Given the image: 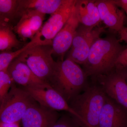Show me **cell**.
<instances>
[{
  "label": "cell",
  "instance_id": "6da1fadb",
  "mask_svg": "<svg viewBox=\"0 0 127 127\" xmlns=\"http://www.w3.org/2000/svg\"><path fill=\"white\" fill-rule=\"evenodd\" d=\"M125 49L114 34L97 39L91 47L86 61L83 65L87 76L95 77L112 71L116 68L119 57Z\"/></svg>",
  "mask_w": 127,
  "mask_h": 127
},
{
  "label": "cell",
  "instance_id": "7a4b0ae2",
  "mask_svg": "<svg viewBox=\"0 0 127 127\" xmlns=\"http://www.w3.org/2000/svg\"><path fill=\"white\" fill-rule=\"evenodd\" d=\"M86 73L79 64L70 59L56 62L48 84L68 104L83 92L89 84Z\"/></svg>",
  "mask_w": 127,
  "mask_h": 127
},
{
  "label": "cell",
  "instance_id": "3957f363",
  "mask_svg": "<svg viewBox=\"0 0 127 127\" xmlns=\"http://www.w3.org/2000/svg\"><path fill=\"white\" fill-rule=\"evenodd\" d=\"M106 96L102 88L93 82L71 101L69 105L79 116L76 121L80 127H99L100 114Z\"/></svg>",
  "mask_w": 127,
  "mask_h": 127
},
{
  "label": "cell",
  "instance_id": "277c9868",
  "mask_svg": "<svg viewBox=\"0 0 127 127\" xmlns=\"http://www.w3.org/2000/svg\"><path fill=\"white\" fill-rule=\"evenodd\" d=\"M0 106V122H20L26 111L36 101L24 88L17 87L14 82Z\"/></svg>",
  "mask_w": 127,
  "mask_h": 127
},
{
  "label": "cell",
  "instance_id": "5b68a950",
  "mask_svg": "<svg viewBox=\"0 0 127 127\" xmlns=\"http://www.w3.org/2000/svg\"><path fill=\"white\" fill-rule=\"evenodd\" d=\"M53 54L51 46L33 45L17 58L26 63L39 79L48 84L56 62Z\"/></svg>",
  "mask_w": 127,
  "mask_h": 127
},
{
  "label": "cell",
  "instance_id": "8992f818",
  "mask_svg": "<svg viewBox=\"0 0 127 127\" xmlns=\"http://www.w3.org/2000/svg\"><path fill=\"white\" fill-rule=\"evenodd\" d=\"M77 0L66 2L42 25L32 41L36 45H52L53 40L62 30L72 14Z\"/></svg>",
  "mask_w": 127,
  "mask_h": 127
},
{
  "label": "cell",
  "instance_id": "52a82bcc",
  "mask_svg": "<svg viewBox=\"0 0 127 127\" xmlns=\"http://www.w3.org/2000/svg\"><path fill=\"white\" fill-rule=\"evenodd\" d=\"M105 31L101 27H91L79 25L66 58L83 65L86 61L93 44Z\"/></svg>",
  "mask_w": 127,
  "mask_h": 127
},
{
  "label": "cell",
  "instance_id": "ba28073f",
  "mask_svg": "<svg viewBox=\"0 0 127 127\" xmlns=\"http://www.w3.org/2000/svg\"><path fill=\"white\" fill-rule=\"evenodd\" d=\"M99 85L106 95L127 112V83L120 71L115 68L106 74L92 78Z\"/></svg>",
  "mask_w": 127,
  "mask_h": 127
},
{
  "label": "cell",
  "instance_id": "9c48e42d",
  "mask_svg": "<svg viewBox=\"0 0 127 127\" xmlns=\"http://www.w3.org/2000/svg\"><path fill=\"white\" fill-rule=\"evenodd\" d=\"M23 88L40 105L56 111H66L77 121L79 120V116L63 97L52 87L45 88L28 87Z\"/></svg>",
  "mask_w": 127,
  "mask_h": 127
},
{
  "label": "cell",
  "instance_id": "30bf717a",
  "mask_svg": "<svg viewBox=\"0 0 127 127\" xmlns=\"http://www.w3.org/2000/svg\"><path fill=\"white\" fill-rule=\"evenodd\" d=\"M59 118L57 111L35 102L28 108L21 121L23 127H53Z\"/></svg>",
  "mask_w": 127,
  "mask_h": 127
},
{
  "label": "cell",
  "instance_id": "8fae6325",
  "mask_svg": "<svg viewBox=\"0 0 127 127\" xmlns=\"http://www.w3.org/2000/svg\"><path fill=\"white\" fill-rule=\"evenodd\" d=\"M79 24L75 6L70 18L52 41L53 54L59 58V60L63 61L64 55L70 48Z\"/></svg>",
  "mask_w": 127,
  "mask_h": 127
},
{
  "label": "cell",
  "instance_id": "7c38bea8",
  "mask_svg": "<svg viewBox=\"0 0 127 127\" xmlns=\"http://www.w3.org/2000/svg\"><path fill=\"white\" fill-rule=\"evenodd\" d=\"M45 14L34 10H27L21 12L17 17L20 20L14 30L23 41L32 40L41 30Z\"/></svg>",
  "mask_w": 127,
  "mask_h": 127
},
{
  "label": "cell",
  "instance_id": "4fadbf2b",
  "mask_svg": "<svg viewBox=\"0 0 127 127\" xmlns=\"http://www.w3.org/2000/svg\"><path fill=\"white\" fill-rule=\"evenodd\" d=\"M7 71L15 83L24 87L45 88L51 86L39 79L26 63L18 58L12 62Z\"/></svg>",
  "mask_w": 127,
  "mask_h": 127
},
{
  "label": "cell",
  "instance_id": "5bb4252c",
  "mask_svg": "<svg viewBox=\"0 0 127 127\" xmlns=\"http://www.w3.org/2000/svg\"><path fill=\"white\" fill-rule=\"evenodd\" d=\"M101 21L112 31L118 32L124 27L125 15L113 0H96Z\"/></svg>",
  "mask_w": 127,
  "mask_h": 127
},
{
  "label": "cell",
  "instance_id": "9a60e30c",
  "mask_svg": "<svg viewBox=\"0 0 127 127\" xmlns=\"http://www.w3.org/2000/svg\"><path fill=\"white\" fill-rule=\"evenodd\" d=\"M99 127H127V111L107 96L100 114Z\"/></svg>",
  "mask_w": 127,
  "mask_h": 127
},
{
  "label": "cell",
  "instance_id": "2e32d148",
  "mask_svg": "<svg viewBox=\"0 0 127 127\" xmlns=\"http://www.w3.org/2000/svg\"><path fill=\"white\" fill-rule=\"evenodd\" d=\"M75 11L79 23L85 26L96 27L101 21L96 0H77Z\"/></svg>",
  "mask_w": 127,
  "mask_h": 127
},
{
  "label": "cell",
  "instance_id": "e0dca14e",
  "mask_svg": "<svg viewBox=\"0 0 127 127\" xmlns=\"http://www.w3.org/2000/svg\"><path fill=\"white\" fill-rule=\"evenodd\" d=\"M66 0H18L17 16L21 12L34 10L42 14H53Z\"/></svg>",
  "mask_w": 127,
  "mask_h": 127
},
{
  "label": "cell",
  "instance_id": "ac0fdd59",
  "mask_svg": "<svg viewBox=\"0 0 127 127\" xmlns=\"http://www.w3.org/2000/svg\"><path fill=\"white\" fill-rule=\"evenodd\" d=\"M0 50L1 52L10 51L12 48L20 47L22 43L12 31L11 26L0 25Z\"/></svg>",
  "mask_w": 127,
  "mask_h": 127
},
{
  "label": "cell",
  "instance_id": "d6986e66",
  "mask_svg": "<svg viewBox=\"0 0 127 127\" xmlns=\"http://www.w3.org/2000/svg\"><path fill=\"white\" fill-rule=\"evenodd\" d=\"M18 0H0V25L11 26L17 18Z\"/></svg>",
  "mask_w": 127,
  "mask_h": 127
},
{
  "label": "cell",
  "instance_id": "ffe728a7",
  "mask_svg": "<svg viewBox=\"0 0 127 127\" xmlns=\"http://www.w3.org/2000/svg\"><path fill=\"white\" fill-rule=\"evenodd\" d=\"M34 43L31 41L26 46L15 52H2L0 54V71L7 70L12 62Z\"/></svg>",
  "mask_w": 127,
  "mask_h": 127
},
{
  "label": "cell",
  "instance_id": "44dd1931",
  "mask_svg": "<svg viewBox=\"0 0 127 127\" xmlns=\"http://www.w3.org/2000/svg\"><path fill=\"white\" fill-rule=\"evenodd\" d=\"M14 82L8 71H0V101L7 95Z\"/></svg>",
  "mask_w": 127,
  "mask_h": 127
},
{
  "label": "cell",
  "instance_id": "7402d4cb",
  "mask_svg": "<svg viewBox=\"0 0 127 127\" xmlns=\"http://www.w3.org/2000/svg\"><path fill=\"white\" fill-rule=\"evenodd\" d=\"M53 127H80V126L71 115H64L59 118Z\"/></svg>",
  "mask_w": 127,
  "mask_h": 127
},
{
  "label": "cell",
  "instance_id": "603a6c76",
  "mask_svg": "<svg viewBox=\"0 0 127 127\" xmlns=\"http://www.w3.org/2000/svg\"><path fill=\"white\" fill-rule=\"evenodd\" d=\"M127 66V48H125L119 57L116 62V68H123Z\"/></svg>",
  "mask_w": 127,
  "mask_h": 127
},
{
  "label": "cell",
  "instance_id": "cb8c5ba5",
  "mask_svg": "<svg viewBox=\"0 0 127 127\" xmlns=\"http://www.w3.org/2000/svg\"><path fill=\"white\" fill-rule=\"evenodd\" d=\"M119 35V40L124 41L127 43V27H124L118 32Z\"/></svg>",
  "mask_w": 127,
  "mask_h": 127
},
{
  "label": "cell",
  "instance_id": "d4e9b609",
  "mask_svg": "<svg viewBox=\"0 0 127 127\" xmlns=\"http://www.w3.org/2000/svg\"><path fill=\"white\" fill-rule=\"evenodd\" d=\"M20 122L14 123H4L0 122V127H20Z\"/></svg>",
  "mask_w": 127,
  "mask_h": 127
},
{
  "label": "cell",
  "instance_id": "484cf974",
  "mask_svg": "<svg viewBox=\"0 0 127 127\" xmlns=\"http://www.w3.org/2000/svg\"><path fill=\"white\" fill-rule=\"evenodd\" d=\"M116 68L118 69L122 72L127 83V66L123 68Z\"/></svg>",
  "mask_w": 127,
  "mask_h": 127
},
{
  "label": "cell",
  "instance_id": "4316f807",
  "mask_svg": "<svg viewBox=\"0 0 127 127\" xmlns=\"http://www.w3.org/2000/svg\"><path fill=\"white\" fill-rule=\"evenodd\" d=\"M120 7H121L127 15V5L121 6Z\"/></svg>",
  "mask_w": 127,
  "mask_h": 127
}]
</instances>
